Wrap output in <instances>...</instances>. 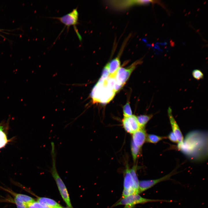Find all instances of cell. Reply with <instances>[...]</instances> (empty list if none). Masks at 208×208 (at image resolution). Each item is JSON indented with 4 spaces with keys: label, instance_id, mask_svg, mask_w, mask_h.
<instances>
[{
    "label": "cell",
    "instance_id": "obj_11",
    "mask_svg": "<svg viewBox=\"0 0 208 208\" xmlns=\"http://www.w3.org/2000/svg\"><path fill=\"white\" fill-rule=\"evenodd\" d=\"M132 134V141L141 148L146 140L147 134L144 128H140Z\"/></svg>",
    "mask_w": 208,
    "mask_h": 208
},
{
    "label": "cell",
    "instance_id": "obj_1",
    "mask_svg": "<svg viewBox=\"0 0 208 208\" xmlns=\"http://www.w3.org/2000/svg\"><path fill=\"white\" fill-rule=\"evenodd\" d=\"M108 77H101L93 88L91 96L93 103H107L114 97L116 93L115 83Z\"/></svg>",
    "mask_w": 208,
    "mask_h": 208
},
{
    "label": "cell",
    "instance_id": "obj_10",
    "mask_svg": "<svg viewBox=\"0 0 208 208\" xmlns=\"http://www.w3.org/2000/svg\"><path fill=\"white\" fill-rule=\"evenodd\" d=\"M168 113L172 132L176 136L179 144H181L183 142V137L179 127L172 115V109L170 107L168 110Z\"/></svg>",
    "mask_w": 208,
    "mask_h": 208
},
{
    "label": "cell",
    "instance_id": "obj_20",
    "mask_svg": "<svg viewBox=\"0 0 208 208\" xmlns=\"http://www.w3.org/2000/svg\"><path fill=\"white\" fill-rule=\"evenodd\" d=\"M124 117H127L132 115V112L129 103L128 102L123 107Z\"/></svg>",
    "mask_w": 208,
    "mask_h": 208
},
{
    "label": "cell",
    "instance_id": "obj_2",
    "mask_svg": "<svg viewBox=\"0 0 208 208\" xmlns=\"http://www.w3.org/2000/svg\"><path fill=\"white\" fill-rule=\"evenodd\" d=\"M51 144V166L50 172L55 181L60 194L67 207H72L69 194L63 181L59 175L56 166V158L57 152L55 144L53 142Z\"/></svg>",
    "mask_w": 208,
    "mask_h": 208
},
{
    "label": "cell",
    "instance_id": "obj_7",
    "mask_svg": "<svg viewBox=\"0 0 208 208\" xmlns=\"http://www.w3.org/2000/svg\"><path fill=\"white\" fill-rule=\"evenodd\" d=\"M175 173V172L173 171L166 175L157 179L139 181L138 186L139 194L152 187L158 183L169 179Z\"/></svg>",
    "mask_w": 208,
    "mask_h": 208
},
{
    "label": "cell",
    "instance_id": "obj_4",
    "mask_svg": "<svg viewBox=\"0 0 208 208\" xmlns=\"http://www.w3.org/2000/svg\"><path fill=\"white\" fill-rule=\"evenodd\" d=\"M79 14L77 8L63 16L61 17H53L52 18L59 20L61 23L66 26L68 28L70 26H73L79 40L81 41L82 38L76 27L77 25L79 24Z\"/></svg>",
    "mask_w": 208,
    "mask_h": 208
},
{
    "label": "cell",
    "instance_id": "obj_21",
    "mask_svg": "<svg viewBox=\"0 0 208 208\" xmlns=\"http://www.w3.org/2000/svg\"><path fill=\"white\" fill-rule=\"evenodd\" d=\"M192 75L194 78L197 80H200L204 78V74L200 70L196 69L193 70L192 72Z\"/></svg>",
    "mask_w": 208,
    "mask_h": 208
},
{
    "label": "cell",
    "instance_id": "obj_9",
    "mask_svg": "<svg viewBox=\"0 0 208 208\" xmlns=\"http://www.w3.org/2000/svg\"><path fill=\"white\" fill-rule=\"evenodd\" d=\"M122 125L125 130L131 134H133L140 128L137 116L134 115L124 117L122 120Z\"/></svg>",
    "mask_w": 208,
    "mask_h": 208
},
{
    "label": "cell",
    "instance_id": "obj_22",
    "mask_svg": "<svg viewBox=\"0 0 208 208\" xmlns=\"http://www.w3.org/2000/svg\"><path fill=\"white\" fill-rule=\"evenodd\" d=\"M28 208H49L41 204L37 201L30 203L28 206Z\"/></svg>",
    "mask_w": 208,
    "mask_h": 208
},
{
    "label": "cell",
    "instance_id": "obj_8",
    "mask_svg": "<svg viewBox=\"0 0 208 208\" xmlns=\"http://www.w3.org/2000/svg\"><path fill=\"white\" fill-rule=\"evenodd\" d=\"M110 4L116 9H124L134 5H141L153 3L152 0L111 1Z\"/></svg>",
    "mask_w": 208,
    "mask_h": 208
},
{
    "label": "cell",
    "instance_id": "obj_6",
    "mask_svg": "<svg viewBox=\"0 0 208 208\" xmlns=\"http://www.w3.org/2000/svg\"><path fill=\"white\" fill-rule=\"evenodd\" d=\"M141 62V61H137L127 68L120 67L114 77L116 83L122 87L129 78L132 72L135 68L136 65Z\"/></svg>",
    "mask_w": 208,
    "mask_h": 208
},
{
    "label": "cell",
    "instance_id": "obj_5",
    "mask_svg": "<svg viewBox=\"0 0 208 208\" xmlns=\"http://www.w3.org/2000/svg\"><path fill=\"white\" fill-rule=\"evenodd\" d=\"M123 187L122 198L130 195L139 194L138 191L135 188L130 169L128 165H127L124 172Z\"/></svg>",
    "mask_w": 208,
    "mask_h": 208
},
{
    "label": "cell",
    "instance_id": "obj_13",
    "mask_svg": "<svg viewBox=\"0 0 208 208\" xmlns=\"http://www.w3.org/2000/svg\"><path fill=\"white\" fill-rule=\"evenodd\" d=\"M8 120V122L3 121L0 123V149L3 148L10 141L7 136V131L9 127Z\"/></svg>",
    "mask_w": 208,
    "mask_h": 208
},
{
    "label": "cell",
    "instance_id": "obj_15",
    "mask_svg": "<svg viewBox=\"0 0 208 208\" xmlns=\"http://www.w3.org/2000/svg\"><path fill=\"white\" fill-rule=\"evenodd\" d=\"M37 201L42 205L49 208H63L61 205L53 200L44 197H38Z\"/></svg>",
    "mask_w": 208,
    "mask_h": 208
},
{
    "label": "cell",
    "instance_id": "obj_3",
    "mask_svg": "<svg viewBox=\"0 0 208 208\" xmlns=\"http://www.w3.org/2000/svg\"><path fill=\"white\" fill-rule=\"evenodd\" d=\"M170 201L156 199H151L143 198L139 194L129 195L122 198L119 201L115 204L113 207L120 205H124V208H133L136 205L147 203L155 202H170ZM171 202V201H170Z\"/></svg>",
    "mask_w": 208,
    "mask_h": 208
},
{
    "label": "cell",
    "instance_id": "obj_16",
    "mask_svg": "<svg viewBox=\"0 0 208 208\" xmlns=\"http://www.w3.org/2000/svg\"><path fill=\"white\" fill-rule=\"evenodd\" d=\"M153 116V115L151 114L142 115L137 116V120L140 128H144Z\"/></svg>",
    "mask_w": 208,
    "mask_h": 208
},
{
    "label": "cell",
    "instance_id": "obj_25",
    "mask_svg": "<svg viewBox=\"0 0 208 208\" xmlns=\"http://www.w3.org/2000/svg\"></svg>",
    "mask_w": 208,
    "mask_h": 208
},
{
    "label": "cell",
    "instance_id": "obj_19",
    "mask_svg": "<svg viewBox=\"0 0 208 208\" xmlns=\"http://www.w3.org/2000/svg\"><path fill=\"white\" fill-rule=\"evenodd\" d=\"M141 148L135 145L131 141V151L133 160L134 162L136 161L139 155Z\"/></svg>",
    "mask_w": 208,
    "mask_h": 208
},
{
    "label": "cell",
    "instance_id": "obj_23",
    "mask_svg": "<svg viewBox=\"0 0 208 208\" xmlns=\"http://www.w3.org/2000/svg\"><path fill=\"white\" fill-rule=\"evenodd\" d=\"M168 137L169 140L171 142L174 143H178V141L176 136L172 131L169 133Z\"/></svg>",
    "mask_w": 208,
    "mask_h": 208
},
{
    "label": "cell",
    "instance_id": "obj_24",
    "mask_svg": "<svg viewBox=\"0 0 208 208\" xmlns=\"http://www.w3.org/2000/svg\"><path fill=\"white\" fill-rule=\"evenodd\" d=\"M73 208L70 207H64V208Z\"/></svg>",
    "mask_w": 208,
    "mask_h": 208
},
{
    "label": "cell",
    "instance_id": "obj_12",
    "mask_svg": "<svg viewBox=\"0 0 208 208\" xmlns=\"http://www.w3.org/2000/svg\"><path fill=\"white\" fill-rule=\"evenodd\" d=\"M14 196V203L16 205L17 208H28L26 204L28 201V196L22 194L14 193L8 191Z\"/></svg>",
    "mask_w": 208,
    "mask_h": 208
},
{
    "label": "cell",
    "instance_id": "obj_18",
    "mask_svg": "<svg viewBox=\"0 0 208 208\" xmlns=\"http://www.w3.org/2000/svg\"><path fill=\"white\" fill-rule=\"evenodd\" d=\"M137 166L136 165H134L132 168L130 169L131 174L132 177L134 184L135 189L138 191V186L139 181L138 179V176L136 173Z\"/></svg>",
    "mask_w": 208,
    "mask_h": 208
},
{
    "label": "cell",
    "instance_id": "obj_17",
    "mask_svg": "<svg viewBox=\"0 0 208 208\" xmlns=\"http://www.w3.org/2000/svg\"><path fill=\"white\" fill-rule=\"evenodd\" d=\"M165 138L164 137L153 134H147L146 141L148 143L155 144Z\"/></svg>",
    "mask_w": 208,
    "mask_h": 208
},
{
    "label": "cell",
    "instance_id": "obj_14",
    "mask_svg": "<svg viewBox=\"0 0 208 208\" xmlns=\"http://www.w3.org/2000/svg\"><path fill=\"white\" fill-rule=\"evenodd\" d=\"M120 57H117L107 63L109 77L114 78L118 70L120 67Z\"/></svg>",
    "mask_w": 208,
    "mask_h": 208
}]
</instances>
